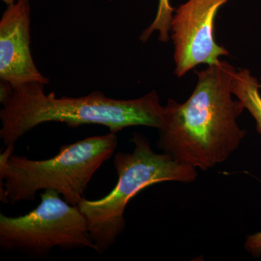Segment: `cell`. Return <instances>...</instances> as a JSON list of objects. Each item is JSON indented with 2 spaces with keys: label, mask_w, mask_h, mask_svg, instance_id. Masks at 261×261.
Masks as SVG:
<instances>
[{
  "label": "cell",
  "mask_w": 261,
  "mask_h": 261,
  "mask_svg": "<svg viewBox=\"0 0 261 261\" xmlns=\"http://www.w3.org/2000/svg\"><path fill=\"white\" fill-rule=\"evenodd\" d=\"M44 84L30 82L17 87L0 111V138L5 147H15L19 139L42 123L61 122L70 127L96 124L117 132L129 126L161 129L165 106L156 91L135 99H116L94 92L81 97H57L46 94Z\"/></svg>",
  "instance_id": "7a4b0ae2"
},
{
  "label": "cell",
  "mask_w": 261,
  "mask_h": 261,
  "mask_svg": "<svg viewBox=\"0 0 261 261\" xmlns=\"http://www.w3.org/2000/svg\"><path fill=\"white\" fill-rule=\"evenodd\" d=\"M3 2L6 4L7 5H10L13 4V3H15V2L17 1V0H3Z\"/></svg>",
  "instance_id": "8fae6325"
},
{
  "label": "cell",
  "mask_w": 261,
  "mask_h": 261,
  "mask_svg": "<svg viewBox=\"0 0 261 261\" xmlns=\"http://www.w3.org/2000/svg\"><path fill=\"white\" fill-rule=\"evenodd\" d=\"M237 70L220 61L198 72L197 85L183 104L168 99L158 147L164 153L206 171L238 149L246 130L239 126L243 103L234 100L231 82Z\"/></svg>",
  "instance_id": "6da1fadb"
},
{
  "label": "cell",
  "mask_w": 261,
  "mask_h": 261,
  "mask_svg": "<svg viewBox=\"0 0 261 261\" xmlns=\"http://www.w3.org/2000/svg\"><path fill=\"white\" fill-rule=\"evenodd\" d=\"M228 0H188L176 10L171 23L175 74L182 77L197 65L219 63L228 56L214 39L216 13Z\"/></svg>",
  "instance_id": "8992f818"
},
{
  "label": "cell",
  "mask_w": 261,
  "mask_h": 261,
  "mask_svg": "<svg viewBox=\"0 0 261 261\" xmlns=\"http://www.w3.org/2000/svg\"><path fill=\"white\" fill-rule=\"evenodd\" d=\"M231 90L233 95L243 103L256 122V128L261 135V95L260 84L250 70L237 71L231 82Z\"/></svg>",
  "instance_id": "ba28073f"
},
{
  "label": "cell",
  "mask_w": 261,
  "mask_h": 261,
  "mask_svg": "<svg viewBox=\"0 0 261 261\" xmlns=\"http://www.w3.org/2000/svg\"><path fill=\"white\" fill-rule=\"evenodd\" d=\"M132 152H118L114 163L118 181L112 191L98 200L84 197L78 207L85 216L89 237L99 254L116 243L124 231V213L128 202L145 188L166 181L192 183L197 177L196 168L184 164L169 154L156 153L145 136L134 133Z\"/></svg>",
  "instance_id": "277c9868"
},
{
  "label": "cell",
  "mask_w": 261,
  "mask_h": 261,
  "mask_svg": "<svg viewBox=\"0 0 261 261\" xmlns=\"http://www.w3.org/2000/svg\"><path fill=\"white\" fill-rule=\"evenodd\" d=\"M41 202L23 216L0 215V246L32 257H44L55 247L63 250L96 247L89 237L85 216L58 192L44 190Z\"/></svg>",
  "instance_id": "5b68a950"
},
{
  "label": "cell",
  "mask_w": 261,
  "mask_h": 261,
  "mask_svg": "<svg viewBox=\"0 0 261 261\" xmlns=\"http://www.w3.org/2000/svg\"><path fill=\"white\" fill-rule=\"evenodd\" d=\"M247 251L253 256L260 257L261 255V232L250 235L247 238L245 245Z\"/></svg>",
  "instance_id": "30bf717a"
},
{
  "label": "cell",
  "mask_w": 261,
  "mask_h": 261,
  "mask_svg": "<svg viewBox=\"0 0 261 261\" xmlns=\"http://www.w3.org/2000/svg\"><path fill=\"white\" fill-rule=\"evenodd\" d=\"M173 10L170 5L169 0H159V9L155 18L148 28L141 34L140 40L144 43L147 42L152 33L159 32V40L162 42H168Z\"/></svg>",
  "instance_id": "9c48e42d"
},
{
  "label": "cell",
  "mask_w": 261,
  "mask_h": 261,
  "mask_svg": "<svg viewBox=\"0 0 261 261\" xmlns=\"http://www.w3.org/2000/svg\"><path fill=\"white\" fill-rule=\"evenodd\" d=\"M118 145L116 134L94 136L63 145L51 159L32 160L13 154L6 147L0 154V198L14 205L34 201L37 192L53 190L78 205L94 173L112 158Z\"/></svg>",
  "instance_id": "3957f363"
},
{
  "label": "cell",
  "mask_w": 261,
  "mask_h": 261,
  "mask_svg": "<svg viewBox=\"0 0 261 261\" xmlns=\"http://www.w3.org/2000/svg\"><path fill=\"white\" fill-rule=\"evenodd\" d=\"M30 25L29 0L8 5L0 20V79L13 89L30 82L49 84L33 60Z\"/></svg>",
  "instance_id": "52a82bcc"
}]
</instances>
